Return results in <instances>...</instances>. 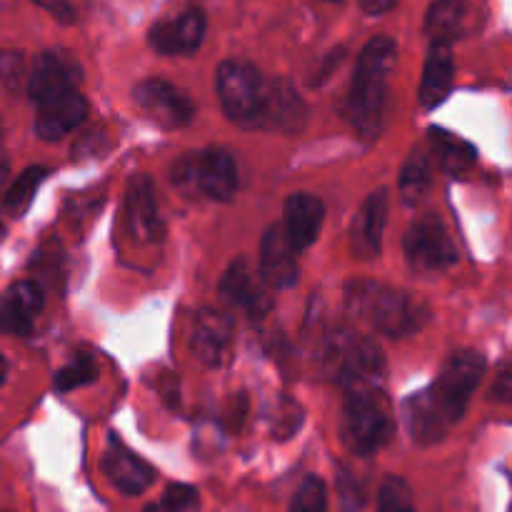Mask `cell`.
I'll return each instance as SVG.
<instances>
[{
  "instance_id": "cell-36",
  "label": "cell",
  "mask_w": 512,
  "mask_h": 512,
  "mask_svg": "<svg viewBox=\"0 0 512 512\" xmlns=\"http://www.w3.org/2000/svg\"><path fill=\"white\" fill-rule=\"evenodd\" d=\"M35 5H40L43 10H48L58 23H75V8L68 3V0H33Z\"/></svg>"
},
{
  "instance_id": "cell-6",
  "label": "cell",
  "mask_w": 512,
  "mask_h": 512,
  "mask_svg": "<svg viewBox=\"0 0 512 512\" xmlns=\"http://www.w3.org/2000/svg\"><path fill=\"white\" fill-rule=\"evenodd\" d=\"M325 365L330 375L348 390L360 388V385H378L385 373V360L378 345L353 333H338L330 338Z\"/></svg>"
},
{
  "instance_id": "cell-24",
  "label": "cell",
  "mask_w": 512,
  "mask_h": 512,
  "mask_svg": "<svg viewBox=\"0 0 512 512\" xmlns=\"http://www.w3.org/2000/svg\"><path fill=\"white\" fill-rule=\"evenodd\" d=\"M128 220L140 238H153L158 228V205L148 175H135L128 188Z\"/></svg>"
},
{
  "instance_id": "cell-18",
  "label": "cell",
  "mask_w": 512,
  "mask_h": 512,
  "mask_svg": "<svg viewBox=\"0 0 512 512\" xmlns=\"http://www.w3.org/2000/svg\"><path fill=\"white\" fill-rule=\"evenodd\" d=\"M308 120V108L303 98L285 80H270L265 90L263 120L260 128H275L283 133H298Z\"/></svg>"
},
{
  "instance_id": "cell-1",
  "label": "cell",
  "mask_w": 512,
  "mask_h": 512,
  "mask_svg": "<svg viewBox=\"0 0 512 512\" xmlns=\"http://www.w3.org/2000/svg\"><path fill=\"white\" fill-rule=\"evenodd\" d=\"M395 68V43L385 35L373 38L358 55L353 83L348 90L345 113L360 138L375 140L383 130L385 103H388L390 73Z\"/></svg>"
},
{
  "instance_id": "cell-15",
  "label": "cell",
  "mask_w": 512,
  "mask_h": 512,
  "mask_svg": "<svg viewBox=\"0 0 512 512\" xmlns=\"http://www.w3.org/2000/svg\"><path fill=\"white\" fill-rule=\"evenodd\" d=\"M205 35V15L200 10H185L175 18L163 20L150 30V45L158 53L183 55L200 48Z\"/></svg>"
},
{
  "instance_id": "cell-34",
  "label": "cell",
  "mask_w": 512,
  "mask_h": 512,
  "mask_svg": "<svg viewBox=\"0 0 512 512\" xmlns=\"http://www.w3.org/2000/svg\"><path fill=\"white\" fill-rule=\"evenodd\" d=\"M25 78L23 70V58L20 53H13V50H0V80L8 85L10 90L20 88Z\"/></svg>"
},
{
  "instance_id": "cell-13",
  "label": "cell",
  "mask_w": 512,
  "mask_h": 512,
  "mask_svg": "<svg viewBox=\"0 0 512 512\" xmlns=\"http://www.w3.org/2000/svg\"><path fill=\"white\" fill-rule=\"evenodd\" d=\"M43 310V293L30 280L13 283L0 298V330L8 335H28Z\"/></svg>"
},
{
  "instance_id": "cell-8",
  "label": "cell",
  "mask_w": 512,
  "mask_h": 512,
  "mask_svg": "<svg viewBox=\"0 0 512 512\" xmlns=\"http://www.w3.org/2000/svg\"><path fill=\"white\" fill-rule=\"evenodd\" d=\"M403 250L410 268L418 273L445 270L458 260V250H455L443 220L433 213L423 215L410 225L403 238Z\"/></svg>"
},
{
  "instance_id": "cell-21",
  "label": "cell",
  "mask_w": 512,
  "mask_h": 512,
  "mask_svg": "<svg viewBox=\"0 0 512 512\" xmlns=\"http://www.w3.org/2000/svg\"><path fill=\"white\" fill-rule=\"evenodd\" d=\"M220 295H223L225 303L248 310L250 315H260L265 310V305H268L263 290L253 280V270H250L245 258L233 260L230 268L225 270L223 280H220Z\"/></svg>"
},
{
  "instance_id": "cell-11",
  "label": "cell",
  "mask_w": 512,
  "mask_h": 512,
  "mask_svg": "<svg viewBox=\"0 0 512 512\" xmlns=\"http://www.w3.org/2000/svg\"><path fill=\"white\" fill-rule=\"evenodd\" d=\"M298 250L285 235L283 225H270L265 230L263 240H260V255H258V270L263 283L270 288H290L298 280Z\"/></svg>"
},
{
  "instance_id": "cell-25",
  "label": "cell",
  "mask_w": 512,
  "mask_h": 512,
  "mask_svg": "<svg viewBox=\"0 0 512 512\" xmlns=\"http://www.w3.org/2000/svg\"><path fill=\"white\" fill-rule=\"evenodd\" d=\"M463 18V0H435L428 13V20H425V30L430 33L433 43H450L460 33Z\"/></svg>"
},
{
  "instance_id": "cell-37",
  "label": "cell",
  "mask_w": 512,
  "mask_h": 512,
  "mask_svg": "<svg viewBox=\"0 0 512 512\" xmlns=\"http://www.w3.org/2000/svg\"><path fill=\"white\" fill-rule=\"evenodd\" d=\"M360 5H363L365 13L383 15V13H388L390 8H393L395 0H360Z\"/></svg>"
},
{
  "instance_id": "cell-12",
  "label": "cell",
  "mask_w": 512,
  "mask_h": 512,
  "mask_svg": "<svg viewBox=\"0 0 512 512\" xmlns=\"http://www.w3.org/2000/svg\"><path fill=\"white\" fill-rule=\"evenodd\" d=\"M230 348H233V320L218 310H200L193 330V350L200 363L208 368H220L228 363Z\"/></svg>"
},
{
  "instance_id": "cell-33",
  "label": "cell",
  "mask_w": 512,
  "mask_h": 512,
  "mask_svg": "<svg viewBox=\"0 0 512 512\" xmlns=\"http://www.w3.org/2000/svg\"><path fill=\"white\" fill-rule=\"evenodd\" d=\"M338 493H340V503H343V508L348 512L360 510L365 505L363 485L355 480V475L345 473V470L338 475Z\"/></svg>"
},
{
  "instance_id": "cell-16",
  "label": "cell",
  "mask_w": 512,
  "mask_h": 512,
  "mask_svg": "<svg viewBox=\"0 0 512 512\" xmlns=\"http://www.w3.org/2000/svg\"><path fill=\"white\" fill-rule=\"evenodd\" d=\"M103 470L110 478V483L118 490H123L125 495L143 493L155 480V470L140 455L125 448L118 438H110L103 458Z\"/></svg>"
},
{
  "instance_id": "cell-20",
  "label": "cell",
  "mask_w": 512,
  "mask_h": 512,
  "mask_svg": "<svg viewBox=\"0 0 512 512\" xmlns=\"http://www.w3.org/2000/svg\"><path fill=\"white\" fill-rule=\"evenodd\" d=\"M455 63L450 53V43H433L425 58L423 80H420V103L425 108H435L443 103L453 90Z\"/></svg>"
},
{
  "instance_id": "cell-10",
  "label": "cell",
  "mask_w": 512,
  "mask_h": 512,
  "mask_svg": "<svg viewBox=\"0 0 512 512\" xmlns=\"http://www.w3.org/2000/svg\"><path fill=\"white\" fill-rule=\"evenodd\" d=\"M133 100L153 123L160 128H183L193 120V100L175 85L165 83V80L150 78L135 85Z\"/></svg>"
},
{
  "instance_id": "cell-32",
  "label": "cell",
  "mask_w": 512,
  "mask_h": 512,
  "mask_svg": "<svg viewBox=\"0 0 512 512\" xmlns=\"http://www.w3.org/2000/svg\"><path fill=\"white\" fill-rule=\"evenodd\" d=\"M300 420H303V415H300L298 405L290 403V400H283V403L275 408L273 435H275V438H280V440L290 438V435H293L295 430L300 428Z\"/></svg>"
},
{
  "instance_id": "cell-5",
  "label": "cell",
  "mask_w": 512,
  "mask_h": 512,
  "mask_svg": "<svg viewBox=\"0 0 512 512\" xmlns=\"http://www.w3.org/2000/svg\"><path fill=\"white\" fill-rule=\"evenodd\" d=\"M225 115L243 128H260L268 80L243 60H225L215 75Z\"/></svg>"
},
{
  "instance_id": "cell-27",
  "label": "cell",
  "mask_w": 512,
  "mask_h": 512,
  "mask_svg": "<svg viewBox=\"0 0 512 512\" xmlns=\"http://www.w3.org/2000/svg\"><path fill=\"white\" fill-rule=\"evenodd\" d=\"M400 195L408 205L418 203L430 188V163L423 150H413L400 170Z\"/></svg>"
},
{
  "instance_id": "cell-4",
  "label": "cell",
  "mask_w": 512,
  "mask_h": 512,
  "mask_svg": "<svg viewBox=\"0 0 512 512\" xmlns=\"http://www.w3.org/2000/svg\"><path fill=\"white\" fill-rule=\"evenodd\" d=\"M485 363L483 355L478 350H455L448 360H445L443 370H440L438 380L430 385L428 393L430 403L435 405L445 423L453 428L468 410L470 398L478 390L480 380H483Z\"/></svg>"
},
{
  "instance_id": "cell-29",
  "label": "cell",
  "mask_w": 512,
  "mask_h": 512,
  "mask_svg": "<svg viewBox=\"0 0 512 512\" xmlns=\"http://www.w3.org/2000/svg\"><path fill=\"white\" fill-rule=\"evenodd\" d=\"M145 512H200L198 490L190 485H170L163 498L148 505Z\"/></svg>"
},
{
  "instance_id": "cell-19",
  "label": "cell",
  "mask_w": 512,
  "mask_h": 512,
  "mask_svg": "<svg viewBox=\"0 0 512 512\" xmlns=\"http://www.w3.org/2000/svg\"><path fill=\"white\" fill-rule=\"evenodd\" d=\"M85 118H88V103L78 90H70L60 98L38 105L35 133L43 140H60L70 130L78 128Z\"/></svg>"
},
{
  "instance_id": "cell-38",
  "label": "cell",
  "mask_w": 512,
  "mask_h": 512,
  "mask_svg": "<svg viewBox=\"0 0 512 512\" xmlns=\"http://www.w3.org/2000/svg\"><path fill=\"white\" fill-rule=\"evenodd\" d=\"M8 175H10V165H8V160L0 155V190H3L5 183H8Z\"/></svg>"
},
{
  "instance_id": "cell-26",
  "label": "cell",
  "mask_w": 512,
  "mask_h": 512,
  "mask_svg": "<svg viewBox=\"0 0 512 512\" xmlns=\"http://www.w3.org/2000/svg\"><path fill=\"white\" fill-rule=\"evenodd\" d=\"M45 175H48V170L40 168V165L25 168L23 173L15 178V183L10 185L8 193H5V198H3L5 213L13 215V218H20V215L30 208V203H33L35 193H38V188H40V183L45 180Z\"/></svg>"
},
{
  "instance_id": "cell-23",
  "label": "cell",
  "mask_w": 512,
  "mask_h": 512,
  "mask_svg": "<svg viewBox=\"0 0 512 512\" xmlns=\"http://www.w3.org/2000/svg\"><path fill=\"white\" fill-rule=\"evenodd\" d=\"M428 138L440 168H443L448 175H453V178H460V175L468 173V170L475 165V160H478V150H475V145L468 143L465 138H460V135L450 133V130L430 128Z\"/></svg>"
},
{
  "instance_id": "cell-28",
  "label": "cell",
  "mask_w": 512,
  "mask_h": 512,
  "mask_svg": "<svg viewBox=\"0 0 512 512\" xmlns=\"http://www.w3.org/2000/svg\"><path fill=\"white\" fill-rule=\"evenodd\" d=\"M325 508H328V490H325V483L320 478H315V475H310L295 490L290 512H325Z\"/></svg>"
},
{
  "instance_id": "cell-40",
  "label": "cell",
  "mask_w": 512,
  "mask_h": 512,
  "mask_svg": "<svg viewBox=\"0 0 512 512\" xmlns=\"http://www.w3.org/2000/svg\"><path fill=\"white\" fill-rule=\"evenodd\" d=\"M3 235H5V228H3V223H0V240H3Z\"/></svg>"
},
{
  "instance_id": "cell-35",
  "label": "cell",
  "mask_w": 512,
  "mask_h": 512,
  "mask_svg": "<svg viewBox=\"0 0 512 512\" xmlns=\"http://www.w3.org/2000/svg\"><path fill=\"white\" fill-rule=\"evenodd\" d=\"M490 398L498 400V403H512V358L500 365L493 388H490Z\"/></svg>"
},
{
  "instance_id": "cell-17",
  "label": "cell",
  "mask_w": 512,
  "mask_h": 512,
  "mask_svg": "<svg viewBox=\"0 0 512 512\" xmlns=\"http://www.w3.org/2000/svg\"><path fill=\"white\" fill-rule=\"evenodd\" d=\"M325 208L320 198L310 193L290 195L285 203L283 230L295 250H305L318 240L320 228H323Z\"/></svg>"
},
{
  "instance_id": "cell-14",
  "label": "cell",
  "mask_w": 512,
  "mask_h": 512,
  "mask_svg": "<svg viewBox=\"0 0 512 512\" xmlns=\"http://www.w3.org/2000/svg\"><path fill=\"white\" fill-rule=\"evenodd\" d=\"M385 220H388V190L380 188L365 198L353 220L350 238H353V253L358 258H378L380 245H383Z\"/></svg>"
},
{
  "instance_id": "cell-9",
  "label": "cell",
  "mask_w": 512,
  "mask_h": 512,
  "mask_svg": "<svg viewBox=\"0 0 512 512\" xmlns=\"http://www.w3.org/2000/svg\"><path fill=\"white\" fill-rule=\"evenodd\" d=\"M83 70L80 63L65 50H45L33 60V70L28 75V95L35 105L78 90Z\"/></svg>"
},
{
  "instance_id": "cell-7",
  "label": "cell",
  "mask_w": 512,
  "mask_h": 512,
  "mask_svg": "<svg viewBox=\"0 0 512 512\" xmlns=\"http://www.w3.org/2000/svg\"><path fill=\"white\" fill-rule=\"evenodd\" d=\"M173 180L180 188H198L210 200H230L238 188V168L228 150L208 148L180 160L173 170Z\"/></svg>"
},
{
  "instance_id": "cell-39",
  "label": "cell",
  "mask_w": 512,
  "mask_h": 512,
  "mask_svg": "<svg viewBox=\"0 0 512 512\" xmlns=\"http://www.w3.org/2000/svg\"><path fill=\"white\" fill-rule=\"evenodd\" d=\"M5 373H8V365H5L3 355H0V385L5 383Z\"/></svg>"
},
{
  "instance_id": "cell-31",
  "label": "cell",
  "mask_w": 512,
  "mask_h": 512,
  "mask_svg": "<svg viewBox=\"0 0 512 512\" xmlns=\"http://www.w3.org/2000/svg\"><path fill=\"white\" fill-rule=\"evenodd\" d=\"M378 512H415L413 493L400 478H385L378 493Z\"/></svg>"
},
{
  "instance_id": "cell-22",
  "label": "cell",
  "mask_w": 512,
  "mask_h": 512,
  "mask_svg": "<svg viewBox=\"0 0 512 512\" xmlns=\"http://www.w3.org/2000/svg\"><path fill=\"white\" fill-rule=\"evenodd\" d=\"M403 418L408 425V433L415 443L420 445H433L438 440H443L448 435L450 425L445 423L443 415L435 410V405L430 403L428 393H415L410 395L403 403Z\"/></svg>"
},
{
  "instance_id": "cell-30",
  "label": "cell",
  "mask_w": 512,
  "mask_h": 512,
  "mask_svg": "<svg viewBox=\"0 0 512 512\" xmlns=\"http://www.w3.org/2000/svg\"><path fill=\"white\" fill-rule=\"evenodd\" d=\"M95 375H98V370H95L93 360L80 355V358H75L73 363H68L65 368H60L58 373H55V390L68 393V390L83 388V385L93 383Z\"/></svg>"
},
{
  "instance_id": "cell-2",
  "label": "cell",
  "mask_w": 512,
  "mask_h": 512,
  "mask_svg": "<svg viewBox=\"0 0 512 512\" xmlns=\"http://www.w3.org/2000/svg\"><path fill=\"white\" fill-rule=\"evenodd\" d=\"M345 303L358 318L368 320L375 330L393 338L418 333L430 318L428 308L405 295L403 290L370 283V280L350 283L345 290Z\"/></svg>"
},
{
  "instance_id": "cell-3",
  "label": "cell",
  "mask_w": 512,
  "mask_h": 512,
  "mask_svg": "<svg viewBox=\"0 0 512 512\" xmlns=\"http://www.w3.org/2000/svg\"><path fill=\"white\" fill-rule=\"evenodd\" d=\"M340 430L345 445L355 455H373L388 443L393 435V420L378 385H360L348 390Z\"/></svg>"
}]
</instances>
